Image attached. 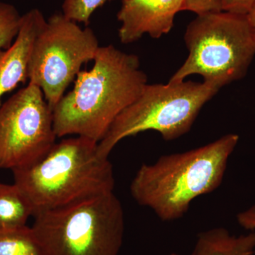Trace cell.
I'll use <instances>...</instances> for the list:
<instances>
[{
  "label": "cell",
  "instance_id": "obj_9",
  "mask_svg": "<svg viewBox=\"0 0 255 255\" xmlns=\"http://www.w3.org/2000/svg\"><path fill=\"white\" fill-rule=\"evenodd\" d=\"M183 4L184 0H123L117 14L119 40L129 44L145 34L156 39L167 34Z\"/></svg>",
  "mask_w": 255,
  "mask_h": 255
},
{
  "label": "cell",
  "instance_id": "obj_6",
  "mask_svg": "<svg viewBox=\"0 0 255 255\" xmlns=\"http://www.w3.org/2000/svg\"><path fill=\"white\" fill-rule=\"evenodd\" d=\"M219 90L204 82L147 84L99 142L98 153L108 158L124 138L147 130L159 132L165 140L182 136L190 130L201 109Z\"/></svg>",
  "mask_w": 255,
  "mask_h": 255
},
{
  "label": "cell",
  "instance_id": "obj_20",
  "mask_svg": "<svg viewBox=\"0 0 255 255\" xmlns=\"http://www.w3.org/2000/svg\"><path fill=\"white\" fill-rule=\"evenodd\" d=\"M254 255H255V254Z\"/></svg>",
  "mask_w": 255,
  "mask_h": 255
},
{
  "label": "cell",
  "instance_id": "obj_16",
  "mask_svg": "<svg viewBox=\"0 0 255 255\" xmlns=\"http://www.w3.org/2000/svg\"><path fill=\"white\" fill-rule=\"evenodd\" d=\"M222 0H184L182 11H189L197 15L222 11Z\"/></svg>",
  "mask_w": 255,
  "mask_h": 255
},
{
  "label": "cell",
  "instance_id": "obj_12",
  "mask_svg": "<svg viewBox=\"0 0 255 255\" xmlns=\"http://www.w3.org/2000/svg\"><path fill=\"white\" fill-rule=\"evenodd\" d=\"M33 215L29 199L16 184L0 183V229L26 226Z\"/></svg>",
  "mask_w": 255,
  "mask_h": 255
},
{
  "label": "cell",
  "instance_id": "obj_7",
  "mask_svg": "<svg viewBox=\"0 0 255 255\" xmlns=\"http://www.w3.org/2000/svg\"><path fill=\"white\" fill-rule=\"evenodd\" d=\"M100 48L92 28H82L63 13L46 20L35 39L28 61V83L41 89L53 110L81 67L95 59Z\"/></svg>",
  "mask_w": 255,
  "mask_h": 255
},
{
  "label": "cell",
  "instance_id": "obj_3",
  "mask_svg": "<svg viewBox=\"0 0 255 255\" xmlns=\"http://www.w3.org/2000/svg\"><path fill=\"white\" fill-rule=\"evenodd\" d=\"M97 147L98 142L85 137L63 139L34 163L12 171L33 216L114 191L113 165Z\"/></svg>",
  "mask_w": 255,
  "mask_h": 255
},
{
  "label": "cell",
  "instance_id": "obj_4",
  "mask_svg": "<svg viewBox=\"0 0 255 255\" xmlns=\"http://www.w3.org/2000/svg\"><path fill=\"white\" fill-rule=\"evenodd\" d=\"M33 217L45 255H118L123 244L124 209L114 191Z\"/></svg>",
  "mask_w": 255,
  "mask_h": 255
},
{
  "label": "cell",
  "instance_id": "obj_18",
  "mask_svg": "<svg viewBox=\"0 0 255 255\" xmlns=\"http://www.w3.org/2000/svg\"><path fill=\"white\" fill-rule=\"evenodd\" d=\"M238 224L247 231H255V205L241 211L236 216Z\"/></svg>",
  "mask_w": 255,
  "mask_h": 255
},
{
  "label": "cell",
  "instance_id": "obj_5",
  "mask_svg": "<svg viewBox=\"0 0 255 255\" xmlns=\"http://www.w3.org/2000/svg\"><path fill=\"white\" fill-rule=\"evenodd\" d=\"M189 55L169 82L193 75L221 87L243 78L255 55V36L247 15L219 11L197 15L188 25Z\"/></svg>",
  "mask_w": 255,
  "mask_h": 255
},
{
  "label": "cell",
  "instance_id": "obj_1",
  "mask_svg": "<svg viewBox=\"0 0 255 255\" xmlns=\"http://www.w3.org/2000/svg\"><path fill=\"white\" fill-rule=\"evenodd\" d=\"M91 70L79 73L73 90L53 110L57 137L76 135L100 142L117 117L147 84L137 55L100 46Z\"/></svg>",
  "mask_w": 255,
  "mask_h": 255
},
{
  "label": "cell",
  "instance_id": "obj_10",
  "mask_svg": "<svg viewBox=\"0 0 255 255\" xmlns=\"http://www.w3.org/2000/svg\"><path fill=\"white\" fill-rule=\"evenodd\" d=\"M46 21L39 9L27 11L22 15L19 31L14 43L7 49L0 50V103L4 94L28 80L32 48Z\"/></svg>",
  "mask_w": 255,
  "mask_h": 255
},
{
  "label": "cell",
  "instance_id": "obj_15",
  "mask_svg": "<svg viewBox=\"0 0 255 255\" xmlns=\"http://www.w3.org/2000/svg\"><path fill=\"white\" fill-rule=\"evenodd\" d=\"M108 0H64L63 14L78 23L88 25L96 10Z\"/></svg>",
  "mask_w": 255,
  "mask_h": 255
},
{
  "label": "cell",
  "instance_id": "obj_11",
  "mask_svg": "<svg viewBox=\"0 0 255 255\" xmlns=\"http://www.w3.org/2000/svg\"><path fill=\"white\" fill-rule=\"evenodd\" d=\"M255 254V231L236 236L231 234L226 228H215L199 235L191 255Z\"/></svg>",
  "mask_w": 255,
  "mask_h": 255
},
{
  "label": "cell",
  "instance_id": "obj_17",
  "mask_svg": "<svg viewBox=\"0 0 255 255\" xmlns=\"http://www.w3.org/2000/svg\"><path fill=\"white\" fill-rule=\"evenodd\" d=\"M255 0H222V11L233 14L248 15L253 8Z\"/></svg>",
  "mask_w": 255,
  "mask_h": 255
},
{
  "label": "cell",
  "instance_id": "obj_19",
  "mask_svg": "<svg viewBox=\"0 0 255 255\" xmlns=\"http://www.w3.org/2000/svg\"><path fill=\"white\" fill-rule=\"evenodd\" d=\"M247 16H248V21H249L250 24H251V27L253 28L255 36V3L253 5V8H252L249 14L247 15Z\"/></svg>",
  "mask_w": 255,
  "mask_h": 255
},
{
  "label": "cell",
  "instance_id": "obj_2",
  "mask_svg": "<svg viewBox=\"0 0 255 255\" xmlns=\"http://www.w3.org/2000/svg\"><path fill=\"white\" fill-rule=\"evenodd\" d=\"M239 139L237 134H227L207 145L142 164L130 185L132 197L162 221L181 219L196 198L222 184Z\"/></svg>",
  "mask_w": 255,
  "mask_h": 255
},
{
  "label": "cell",
  "instance_id": "obj_8",
  "mask_svg": "<svg viewBox=\"0 0 255 255\" xmlns=\"http://www.w3.org/2000/svg\"><path fill=\"white\" fill-rule=\"evenodd\" d=\"M56 138L53 110L36 85L28 83L0 106V170L34 163Z\"/></svg>",
  "mask_w": 255,
  "mask_h": 255
},
{
  "label": "cell",
  "instance_id": "obj_13",
  "mask_svg": "<svg viewBox=\"0 0 255 255\" xmlns=\"http://www.w3.org/2000/svg\"><path fill=\"white\" fill-rule=\"evenodd\" d=\"M0 255H45L39 240L27 226L0 229Z\"/></svg>",
  "mask_w": 255,
  "mask_h": 255
},
{
  "label": "cell",
  "instance_id": "obj_14",
  "mask_svg": "<svg viewBox=\"0 0 255 255\" xmlns=\"http://www.w3.org/2000/svg\"><path fill=\"white\" fill-rule=\"evenodd\" d=\"M22 16L12 4L0 2V50L9 48L17 36Z\"/></svg>",
  "mask_w": 255,
  "mask_h": 255
}]
</instances>
